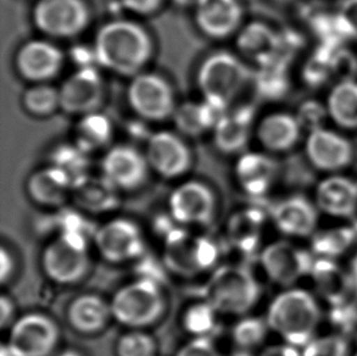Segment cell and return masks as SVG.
I'll return each instance as SVG.
<instances>
[{
  "mask_svg": "<svg viewBox=\"0 0 357 356\" xmlns=\"http://www.w3.org/2000/svg\"><path fill=\"white\" fill-rule=\"evenodd\" d=\"M93 55L102 68L135 77L149 63L153 40L142 24L130 20H114L98 31Z\"/></svg>",
  "mask_w": 357,
  "mask_h": 356,
  "instance_id": "cell-1",
  "label": "cell"
},
{
  "mask_svg": "<svg viewBox=\"0 0 357 356\" xmlns=\"http://www.w3.org/2000/svg\"><path fill=\"white\" fill-rule=\"evenodd\" d=\"M266 321L285 343L303 349L314 339L321 321V310L309 292L288 289L272 300Z\"/></svg>",
  "mask_w": 357,
  "mask_h": 356,
  "instance_id": "cell-2",
  "label": "cell"
},
{
  "mask_svg": "<svg viewBox=\"0 0 357 356\" xmlns=\"http://www.w3.org/2000/svg\"><path fill=\"white\" fill-rule=\"evenodd\" d=\"M261 297V285L249 266L226 264L213 269L204 288V299L220 315L245 316Z\"/></svg>",
  "mask_w": 357,
  "mask_h": 356,
  "instance_id": "cell-3",
  "label": "cell"
},
{
  "mask_svg": "<svg viewBox=\"0 0 357 356\" xmlns=\"http://www.w3.org/2000/svg\"><path fill=\"white\" fill-rule=\"evenodd\" d=\"M112 318L127 329H146L164 318L167 298L161 282L138 277L117 289L112 300Z\"/></svg>",
  "mask_w": 357,
  "mask_h": 356,
  "instance_id": "cell-4",
  "label": "cell"
},
{
  "mask_svg": "<svg viewBox=\"0 0 357 356\" xmlns=\"http://www.w3.org/2000/svg\"><path fill=\"white\" fill-rule=\"evenodd\" d=\"M88 232H60L49 242L40 256V265L47 279L54 283L71 285L87 276L91 269Z\"/></svg>",
  "mask_w": 357,
  "mask_h": 356,
  "instance_id": "cell-5",
  "label": "cell"
},
{
  "mask_svg": "<svg viewBox=\"0 0 357 356\" xmlns=\"http://www.w3.org/2000/svg\"><path fill=\"white\" fill-rule=\"evenodd\" d=\"M221 249L205 236H197L182 227L165 233L164 264L166 269L183 277H193L218 267Z\"/></svg>",
  "mask_w": 357,
  "mask_h": 356,
  "instance_id": "cell-6",
  "label": "cell"
},
{
  "mask_svg": "<svg viewBox=\"0 0 357 356\" xmlns=\"http://www.w3.org/2000/svg\"><path fill=\"white\" fill-rule=\"evenodd\" d=\"M251 77L250 68L239 57L229 52H216L200 64L197 83L204 98L218 99L229 105Z\"/></svg>",
  "mask_w": 357,
  "mask_h": 356,
  "instance_id": "cell-7",
  "label": "cell"
},
{
  "mask_svg": "<svg viewBox=\"0 0 357 356\" xmlns=\"http://www.w3.org/2000/svg\"><path fill=\"white\" fill-rule=\"evenodd\" d=\"M60 327L43 313H24L10 326L6 346L15 356H50L60 342Z\"/></svg>",
  "mask_w": 357,
  "mask_h": 356,
  "instance_id": "cell-8",
  "label": "cell"
},
{
  "mask_svg": "<svg viewBox=\"0 0 357 356\" xmlns=\"http://www.w3.org/2000/svg\"><path fill=\"white\" fill-rule=\"evenodd\" d=\"M93 242L104 260L117 265L140 260L146 248L139 225L125 217L112 218L98 227Z\"/></svg>",
  "mask_w": 357,
  "mask_h": 356,
  "instance_id": "cell-9",
  "label": "cell"
},
{
  "mask_svg": "<svg viewBox=\"0 0 357 356\" xmlns=\"http://www.w3.org/2000/svg\"><path fill=\"white\" fill-rule=\"evenodd\" d=\"M89 20L84 0H38L33 8L36 27L52 38H73L87 29Z\"/></svg>",
  "mask_w": 357,
  "mask_h": 356,
  "instance_id": "cell-10",
  "label": "cell"
},
{
  "mask_svg": "<svg viewBox=\"0 0 357 356\" xmlns=\"http://www.w3.org/2000/svg\"><path fill=\"white\" fill-rule=\"evenodd\" d=\"M127 99L130 109L146 121H164L177 110L174 89L159 73H140L132 77Z\"/></svg>",
  "mask_w": 357,
  "mask_h": 356,
  "instance_id": "cell-11",
  "label": "cell"
},
{
  "mask_svg": "<svg viewBox=\"0 0 357 356\" xmlns=\"http://www.w3.org/2000/svg\"><path fill=\"white\" fill-rule=\"evenodd\" d=\"M216 210V195L202 181L181 183L169 194V217L179 226H206L213 222Z\"/></svg>",
  "mask_w": 357,
  "mask_h": 356,
  "instance_id": "cell-12",
  "label": "cell"
},
{
  "mask_svg": "<svg viewBox=\"0 0 357 356\" xmlns=\"http://www.w3.org/2000/svg\"><path fill=\"white\" fill-rule=\"evenodd\" d=\"M314 260L311 253L287 241L268 244L260 255L267 277L283 287H290L311 274Z\"/></svg>",
  "mask_w": 357,
  "mask_h": 356,
  "instance_id": "cell-13",
  "label": "cell"
},
{
  "mask_svg": "<svg viewBox=\"0 0 357 356\" xmlns=\"http://www.w3.org/2000/svg\"><path fill=\"white\" fill-rule=\"evenodd\" d=\"M60 109L70 115L84 116L99 110L105 87L102 78L92 66L79 68L59 88Z\"/></svg>",
  "mask_w": 357,
  "mask_h": 356,
  "instance_id": "cell-14",
  "label": "cell"
},
{
  "mask_svg": "<svg viewBox=\"0 0 357 356\" xmlns=\"http://www.w3.org/2000/svg\"><path fill=\"white\" fill-rule=\"evenodd\" d=\"M145 156L150 169L167 179L182 177L192 166L188 145L169 131H159L150 135Z\"/></svg>",
  "mask_w": 357,
  "mask_h": 356,
  "instance_id": "cell-15",
  "label": "cell"
},
{
  "mask_svg": "<svg viewBox=\"0 0 357 356\" xmlns=\"http://www.w3.org/2000/svg\"><path fill=\"white\" fill-rule=\"evenodd\" d=\"M145 154L130 145H116L102 160V175L119 191L130 192L142 187L149 176Z\"/></svg>",
  "mask_w": 357,
  "mask_h": 356,
  "instance_id": "cell-16",
  "label": "cell"
},
{
  "mask_svg": "<svg viewBox=\"0 0 357 356\" xmlns=\"http://www.w3.org/2000/svg\"><path fill=\"white\" fill-rule=\"evenodd\" d=\"M20 76L33 83H48L56 77L63 66V53L45 39L24 43L15 58Z\"/></svg>",
  "mask_w": 357,
  "mask_h": 356,
  "instance_id": "cell-17",
  "label": "cell"
},
{
  "mask_svg": "<svg viewBox=\"0 0 357 356\" xmlns=\"http://www.w3.org/2000/svg\"><path fill=\"white\" fill-rule=\"evenodd\" d=\"M306 155L316 169L337 172L350 165L354 149L343 135L324 127H316L307 135Z\"/></svg>",
  "mask_w": 357,
  "mask_h": 356,
  "instance_id": "cell-18",
  "label": "cell"
},
{
  "mask_svg": "<svg viewBox=\"0 0 357 356\" xmlns=\"http://www.w3.org/2000/svg\"><path fill=\"white\" fill-rule=\"evenodd\" d=\"M194 6L197 26L208 38H228L241 27L243 8L238 0H198Z\"/></svg>",
  "mask_w": 357,
  "mask_h": 356,
  "instance_id": "cell-19",
  "label": "cell"
},
{
  "mask_svg": "<svg viewBox=\"0 0 357 356\" xmlns=\"http://www.w3.org/2000/svg\"><path fill=\"white\" fill-rule=\"evenodd\" d=\"M66 318L73 331L84 336L98 334L114 320L110 300L94 293L77 295L68 304Z\"/></svg>",
  "mask_w": 357,
  "mask_h": 356,
  "instance_id": "cell-20",
  "label": "cell"
},
{
  "mask_svg": "<svg viewBox=\"0 0 357 356\" xmlns=\"http://www.w3.org/2000/svg\"><path fill=\"white\" fill-rule=\"evenodd\" d=\"M71 199L79 212L100 215L116 210L120 191L102 175H87L73 183Z\"/></svg>",
  "mask_w": 357,
  "mask_h": 356,
  "instance_id": "cell-21",
  "label": "cell"
},
{
  "mask_svg": "<svg viewBox=\"0 0 357 356\" xmlns=\"http://www.w3.org/2000/svg\"><path fill=\"white\" fill-rule=\"evenodd\" d=\"M237 47L244 58L261 68L278 63L283 48L280 34L262 22L246 24L238 34Z\"/></svg>",
  "mask_w": 357,
  "mask_h": 356,
  "instance_id": "cell-22",
  "label": "cell"
},
{
  "mask_svg": "<svg viewBox=\"0 0 357 356\" xmlns=\"http://www.w3.org/2000/svg\"><path fill=\"white\" fill-rule=\"evenodd\" d=\"M73 187V179L53 165L33 172L26 184L32 202L52 209L61 207L71 199Z\"/></svg>",
  "mask_w": 357,
  "mask_h": 356,
  "instance_id": "cell-23",
  "label": "cell"
},
{
  "mask_svg": "<svg viewBox=\"0 0 357 356\" xmlns=\"http://www.w3.org/2000/svg\"><path fill=\"white\" fill-rule=\"evenodd\" d=\"M272 218L282 233L293 237L314 235L317 226V210L304 197H290L272 209Z\"/></svg>",
  "mask_w": 357,
  "mask_h": 356,
  "instance_id": "cell-24",
  "label": "cell"
},
{
  "mask_svg": "<svg viewBox=\"0 0 357 356\" xmlns=\"http://www.w3.org/2000/svg\"><path fill=\"white\" fill-rule=\"evenodd\" d=\"M310 274L317 293L329 305L344 303L356 297L350 274L342 269L335 260L317 258Z\"/></svg>",
  "mask_w": 357,
  "mask_h": 356,
  "instance_id": "cell-25",
  "label": "cell"
},
{
  "mask_svg": "<svg viewBox=\"0 0 357 356\" xmlns=\"http://www.w3.org/2000/svg\"><path fill=\"white\" fill-rule=\"evenodd\" d=\"M277 166L270 156L261 153H245L236 165V178L243 192L251 197L265 195L275 182Z\"/></svg>",
  "mask_w": 357,
  "mask_h": 356,
  "instance_id": "cell-26",
  "label": "cell"
},
{
  "mask_svg": "<svg viewBox=\"0 0 357 356\" xmlns=\"http://www.w3.org/2000/svg\"><path fill=\"white\" fill-rule=\"evenodd\" d=\"M319 210L337 217H351L357 207V183L343 176H331L316 191Z\"/></svg>",
  "mask_w": 357,
  "mask_h": 356,
  "instance_id": "cell-27",
  "label": "cell"
},
{
  "mask_svg": "<svg viewBox=\"0 0 357 356\" xmlns=\"http://www.w3.org/2000/svg\"><path fill=\"white\" fill-rule=\"evenodd\" d=\"M265 225V214L255 207L233 214L227 225V244L241 255L255 254Z\"/></svg>",
  "mask_w": 357,
  "mask_h": 356,
  "instance_id": "cell-28",
  "label": "cell"
},
{
  "mask_svg": "<svg viewBox=\"0 0 357 356\" xmlns=\"http://www.w3.org/2000/svg\"><path fill=\"white\" fill-rule=\"evenodd\" d=\"M257 138L270 151L283 153L294 148L301 135V122L287 112L266 116L257 126Z\"/></svg>",
  "mask_w": 357,
  "mask_h": 356,
  "instance_id": "cell-29",
  "label": "cell"
},
{
  "mask_svg": "<svg viewBox=\"0 0 357 356\" xmlns=\"http://www.w3.org/2000/svg\"><path fill=\"white\" fill-rule=\"evenodd\" d=\"M252 111L241 107L228 111L222 120L213 128L215 144L225 154L241 151L245 147L250 135Z\"/></svg>",
  "mask_w": 357,
  "mask_h": 356,
  "instance_id": "cell-30",
  "label": "cell"
},
{
  "mask_svg": "<svg viewBox=\"0 0 357 356\" xmlns=\"http://www.w3.org/2000/svg\"><path fill=\"white\" fill-rule=\"evenodd\" d=\"M327 111L332 120L347 130H357V82L345 78L331 91Z\"/></svg>",
  "mask_w": 357,
  "mask_h": 356,
  "instance_id": "cell-31",
  "label": "cell"
},
{
  "mask_svg": "<svg viewBox=\"0 0 357 356\" xmlns=\"http://www.w3.org/2000/svg\"><path fill=\"white\" fill-rule=\"evenodd\" d=\"M112 138V125L107 116L99 111L81 117L76 128V145L92 153L107 145Z\"/></svg>",
  "mask_w": 357,
  "mask_h": 356,
  "instance_id": "cell-32",
  "label": "cell"
},
{
  "mask_svg": "<svg viewBox=\"0 0 357 356\" xmlns=\"http://www.w3.org/2000/svg\"><path fill=\"white\" fill-rule=\"evenodd\" d=\"M357 233L354 227H335L314 233L311 249L319 259H331L343 255L356 241Z\"/></svg>",
  "mask_w": 357,
  "mask_h": 356,
  "instance_id": "cell-33",
  "label": "cell"
},
{
  "mask_svg": "<svg viewBox=\"0 0 357 356\" xmlns=\"http://www.w3.org/2000/svg\"><path fill=\"white\" fill-rule=\"evenodd\" d=\"M218 316L220 313L216 309L203 299L184 310L181 323L192 338H211V334L218 329Z\"/></svg>",
  "mask_w": 357,
  "mask_h": 356,
  "instance_id": "cell-34",
  "label": "cell"
},
{
  "mask_svg": "<svg viewBox=\"0 0 357 356\" xmlns=\"http://www.w3.org/2000/svg\"><path fill=\"white\" fill-rule=\"evenodd\" d=\"M270 326L266 318L241 316L232 328V339L238 349L251 352L265 342Z\"/></svg>",
  "mask_w": 357,
  "mask_h": 356,
  "instance_id": "cell-35",
  "label": "cell"
},
{
  "mask_svg": "<svg viewBox=\"0 0 357 356\" xmlns=\"http://www.w3.org/2000/svg\"><path fill=\"white\" fill-rule=\"evenodd\" d=\"M24 105L32 115L39 117L53 115L60 109L59 88L53 87L49 83H34L24 91Z\"/></svg>",
  "mask_w": 357,
  "mask_h": 356,
  "instance_id": "cell-36",
  "label": "cell"
},
{
  "mask_svg": "<svg viewBox=\"0 0 357 356\" xmlns=\"http://www.w3.org/2000/svg\"><path fill=\"white\" fill-rule=\"evenodd\" d=\"M50 165L63 171L73 179V183L89 175L88 153L81 149L78 145H63L58 148L54 151L53 163Z\"/></svg>",
  "mask_w": 357,
  "mask_h": 356,
  "instance_id": "cell-37",
  "label": "cell"
},
{
  "mask_svg": "<svg viewBox=\"0 0 357 356\" xmlns=\"http://www.w3.org/2000/svg\"><path fill=\"white\" fill-rule=\"evenodd\" d=\"M116 356H156L158 343L145 329H128L117 339Z\"/></svg>",
  "mask_w": 357,
  "mask_h": 356,
  "instance_id": "cell-38",
  "label": "cell"
},
{
  "mask_svg": "<svg viewBox=\"0 0 357 356\" xmlns=\"http://www.w3.org/2000/svg\"><path fill=\"white\" fill-rule=\"evenodd\" d=\"M174 116L179 130L185 135H198L211 130L202 103H187L179 106Z\"/></svg>",
  "mask_w": 357,
  "mask_h": 356,
  "instance_id": "cell-39",
  "label": "cell"
},
{
  "mask_svg": "<svg viewBox=\"0 0 357 356\" xmlns=\"http://www.w3.org/2000/svg\"><path fill=\"white\" fill-rule=\"evenodd\" d=\"M303 356H349V344L339 334L314 338L305 346Z\"/></svg>",
  "mask_w": 357,
  "mask_h": 356,
  "instance_id": "cell-40",
  "label": "cell"
},
{
  "mask_svg": "<svg viewBox=\"0 0 357 356\" xmlns=\"http://www.w3.org/2000/svg\"><path fill=\"white\" fill-rule=\"evenodd\" d=\"M280 65L278 61V63L261 68L260 75L257 76V87L262 96L275 98L284 91L287 82H285L284 73L280 68Z\"/></svg>",
  "mask_w": 357,
  "mask_h": 356,
  "instance_id": "cell-41",
  "label": "cell"
},
{
  "mask_svg": "<svg viewBox=\"0 0 357 356\" xmlns=\"http://www.w3.org/2000/svg\"><path fill=\"white\" fill-rule=\"evenodd\" d=\"M335 20L342 34L357 40V0H343Z\"/></svg>",
  "mask_w": 357,
  "mask_h": 356,
  "instance_id": "cell-42",
  "label": "cell"
},
{
  "mask_svg": "<svg viewBox=\"0 0 357 356\" xmlns=\"http://www.w3.org/2000/svg\"><path fill=\"white\" fill-rule=\"evenodd\" d=\"M176 356H223L211 338H192L179 348Z\"/></svg>",
  "mask_w": 357,
  "mask_h": 356,
  "instance_id": "cell-43",
  "label": "cell"
},
{
  "mask_svg": "<svg viewBox=\"0 0 357 356\" xmlns=\"http://www.w3.org/2000/svg\"><path fill=\"white\" fill-rule=\"evenodd\" d=\"M162 1L164 0H121L126 10L142 16L155 14L161 8Z\"/></svg>",
  "mask_w": 357,
  "mask_h": 356,
  "instance_id": "cell-44",
  "label": "cell"
},
{
  "mask_svg": "<svg viewBox=\"0 0 357 356\" xmlns=\"http://www.w3.org/2000/svg\"><path fill=\"white\" fill-rule=\"evenodd\" d=\"M0 261H1V265H0V279H1V283L5 284L9 282L10 279H13V276L15 274V269H16V262H15V258L13 255V253L6 249V246H1L0 249Z\"/></svg>",
  "mask_w": 357,
  "mask_h": 356,
  "instance_id": "cell-45",
  "label": "cell"
},
{
  "mask_svg": "<svg viewBox=\"0 0 357 356\" xmlns=\"http://www.w3.org/2000/svg\"><path fill=\"white\" fill-rule=\"evenodd\" d=\"M15 304L13 299L8 297V295H1L0 298V325L1 328L5 329L6 327H10L15 320Z\"/></svg>",
  "mask_w": 357,
  "mask_h": 356,
  "instance_id": "cell-46",
  "label": "cell"
},
{
  "mask_svg": "<svg viewBox=\"0 0 357 356\" xmlns=\"http://www.w3.org/2000/svg\"><path fill=\"white\" fill-rule=\"evenodd\" d=\"M299 349L300 348L285 343L280 346L266 348V350L260 356H303V352H300Z\"/></svg>",
  "mask_w": 357,
  "mask_h": 356,
  "instance_id": "cell-47",
  "label": "cell"
},
{
  "mask_svg": "<svg viewBox=\"0 0 357 356\" xmlns=\"http://www.w3.org/2000/svg\"><path fill=\"white\" fill-rule=\"evenodd\" d=\"M349 274H350V277H351V281H353L354 290H355V294H356L357 297V255L353 259Z\"/></svg>",
  "mask_w": 357,
  "mask_h": 356,
  "instance_id": "cell-48",
  "label": "cell"
},
{
  "mask_svg": "<svg viewBox=\"0 0 357 356\" xmlns=\"http://www.w3.org/2000/svg\"><path fill=\"white\" fill-rule=\"evenodd\" d=\"M56 356H84L82 353L77 350V349H66V350H63V352L59 353Z\"/></svg>",
  "mask_w": 357,
  "mask_h": 356,
  "instance_id": "cell-49",
  "label": "cell"
},
{
  "mask_svg": "<svg viewBox=\"0 0 357 356\" xmlns=\"http://www.w3.org/2000/svg\"><path fill=\"white\" fill-rule=\"evenodd\" d=\"M176 4L181 5V6H187V5H195L198 0H174Z\"/></svg>",
  "mask_w": 357,
  "mask_h": 356,
  "instance_id": "cell-50",
  "label": "cell"
},
{
  "mask_svg": "<svg viewBox=\"0 0 357 356\" xmlns=\"http://www.w3.org/2000/svg\"><path fill=\"white\" fill-rule=\"evenodd\" d=\"M0 356H15L6 344L1 346V355Z\"/></svg>",
  "mask_w": 357,
  "mask_h": 356,
  "instance_id": "cell-51",
  "label": "cell"
},
{
  "mask_svg": "<svg viewBox=\"0 0 357 356\" xmlns=\"http://www.w3.org/2000/svg\"><path fill=\"white\" fill-rule=\"evenodd\" d=\"M232 356H252L251 355L250 352H248V350H241V349H238L237 352L234 353Z\"/></svg>",
  "mask_w": 357,
  "mask_h": 356,
  "instance_id": "cell-52",
  "label": "cell"
},
{
  "mask_svg": "<svg viewBox=\"0 0 357 356\" xmlns=\"http://www.w3.org/2000/svg\"><path fill=\"white\" fill-rule=\"evenodd\" d=\"M350 218L353 220L354 230H355L357 233V207L356 209H355V212H354L353 216L350 217Z\"/></svg>",
  "mask_w": 357,
  "mask_h": 356,
  "instance_id": "cell-53",
  "label": "cell"
},
{
  "mask_svg": "<svg viewBox=\"0 0 357 356\" xmlns=\"http://www.w3.org/2000/svg\"><path fill=\"white\" fill-rule=\"evenodd\" d=\"M355 356H357V354H356V355H355Z\"/></svg>",
  "mask_w": 357,
  "mask_h": 356,
  "instance_id": "cell-54",
  "label": "cell"
}]
</instances>
